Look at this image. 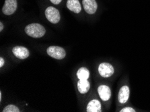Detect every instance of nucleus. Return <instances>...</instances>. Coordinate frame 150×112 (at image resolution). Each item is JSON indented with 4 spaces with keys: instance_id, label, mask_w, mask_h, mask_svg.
<instances>
[{
    "instance_id": "obj_17",
    "label": "nucleus",
    "mask_w": 150,
    "mask_h": 112,
    "mask_svg": "<svg viewBox=\"0 0 150 112\" xmlns=\"http://www.w3.org/2000/svg\"><path fill=\"white\" fill-rule=\"evenodd\" d=\"M4 63H5V61H4V58H2V57H1L0 58V67H2L4 65Z\"/></svg>"
},
{
    "instance_id": "obj_18",
    "label": "nucleus",
    "mask_w": 150,
    "mask_h": 112,
    "mask_svg": "<svg viewBox=\"0 0 150 112\" xmlns=\"http://www.w3.org/2000/svg\"><path fill=\"white\" fill-rule=\"evenodd\" d=\"M4 29V24L2 22H0V32H1Z\"/></svg>"
},
{
    "instance_id": "obj_3",
    "label": "nucleus",
    "mask_w": 150,
    "mask_h": 112,
    "mask_svg": "<svg viewBox=\"0 0 150 112\" xmlns=\"http://www.w3.org/2000/svg\"><path fill=\"white\" fill-rule=\"evenodd\" d=\"M45 16L50 22L53 23V24H57L61 19L59 11L57 9L53 8V7H49L46 9Z\"/></svg>"
},
{
    "instance_id": "obj_11",
    "label": "nucleus",
    "mask_w": 150,
    "mask_h": 112,
    "mask_svg": "<svg viewBox=\"0 0 150 112\" xmlns=\"http://www.w3.org/2000/svg\"><path fill=\"white\" fill-rule=\"evenodd\" d=\"M102 110V106L98 100L93 99L88 103L87 106L88 112H100Z\"/></svg>"
},
{
    "instance_id": "obj_9",
    "label": "nucleus",
    "mask_w": 150,
    "mask_h": 112,
    "mask_svg": "<svg viewBox=\"0 0 150 112\" xmlns=\"http://www.w3.org/2000/svg\"><path fill=\"white\" fill-rule=\"evenodd\" d=\"M129 94H130V91L128 86L125 85L120 88L118 96V99L120 104H125L128 101L129 98Z\"/></svg>"
},
{
    "instance_id": "obj_2",
    "label": "nucleus",
    "mask_w": 150,
    "mask_h": 112,
    "mask_svg": "<svg viewBox=\"0 0 150 112\" xmlns=\"http://www.w3.org/2000/svg\"><path fill=\"white\" fill-rule=\"evenodd\" d=\"M47 54H49L50 56L53 57V58L55 59H58V60H61L65 58V55H66V52L63 48L60 46H49L47 50Z\"/></svg>"
},
{
    "instance_id": "obj_1",
    "label": "nucleus",
    "mask_w": 150,
    "mask_h": 112,
    "mask_svg": "<svg viewBox=\"0 0 150 112\" xmlns=\"http://www.w3.org/2000/svg\"><path fill=\"white\" fill-rule=\"evenodd\" d=\"M25 32L30 37L38 38H41L46 33V30L39 24H30L25 28Z\"/></svg>"
},
{
    "instance_id": "obj_8",
    "label": "nucleus",
    "mask_w": 150,
    "mask_h": 112,
    "mask_svg": "<svg viewBox=\"0 0 150 112\" xmlns=\"http://www.w3.org/2000/svg\"><path fill=\"white\" fill-rule=\"evenodd\" d=\"M98 92L100 97L103 101H108L111 97V91L109 87L107 85H102L98 88Z\"/></svg>"
},
{
    "instance_id": "obj_10",
    "label": "nucleus",
    "mask_w": 150,
    "mask_h": 112,
    "mask_svg": "<svg viewBox=\"0 0 150 112\" xmlns=\"http://www.w3.org/2000/svg\"><path fill=\"white\" fill-rule=\"evenodd\" d=\"M67 7L70 11L76 13H79L81 10V4L79 0H67Z\"/></svg>"
},
{
    "instance_id": "obj_16",
    "label": "nucleus",
    "mask_w": 150,
    "mask_h": 112,
    "mask_svg": "<svg viewBox=\"0 0 150 112\" xmlns=\"http://www.w3.org/2000/svg\"><path fill=\"white\" fill-rule=\"evenodd\" d=\"M50 1H51L53 4H55V5H57V4L61 3L62 0H50Z\"/></svg>"
},
{
    "instance_id": "obj_19",
    "label": "nucleus",
    "mask_w": 150,
    "mask_h": 112,
    "mask_svg": "<svg viewBox=\"0 0 150 112\" xmlns=\"http://www.w3.org/2000/svg\"><path fill=\"white\" fill-rule=\"evenodd\" d=\"M1 100V93H0V101Z\"/></svg>"
},
{
    "instance_id": "obj_6",
    "label": "nucleus",
    "mask_w": 150,
    "mask_h": 112,
    "mask_svg": "<svg viewBox=\"0 0 150 112\" xmlns=\"http://www.w3.org/2000/svg\"><path fill=\"white\" fill-rule=\"evenodd\" d=\"M12 52L16 57L20 59H26L28 57L30 52L26 48L23 46H15L13 48Z\"/></svg>"
},
{
    "instance_id": "obj_5",
    "label": "nucleus",
    "mask_w": 150,
    "mask_h": 112,
    "mask_svg": "<svg viewBox=\"0 0 150 112\" xmlns=\"http://www.w3.org/2000/svg\"><path fill=\"white\" fill-rule=\"evenodd\" d=\"M16 0H6L5 4L2 8V11L6 15H12L16 11Z\"/></svg>"
},
{
    "instance_id": "obj_7",
    "label": "nucleus",
    "mask_w": 150,
    "mask_h": 112,
    "mask_svg": "<svg viewBox=\"0 0 150 112\" xmlns=\"http://www.w3.org/2000/svg\"><path fill=\"white\" fill-rule=\"evenodd\" d=\"M82 4L84 10L89 14H94L97 10L98 5L96 0H83Z\"/></svg>"
},
{
    "instance_id": "obj_12",
    "label": "nucleus",
    "mask_w": 150,
    "mask_h": 112,
    "mask_svg": "<svg viewBox=\"0 0 150 112\" xmlns=\"http://www.w3.org/2000/svg\"><path fill=\"white\" fill-rule=\"evenodd\" d=\"M78 88L79 92L81 94L87 93L90 88V84L88 79H79L78 83Z\"/></svg>"
},
{
    "instance_id": "obj_4",
    "label": "nucleus",
    "mask_w": 150,
    "mask_h": 112,
    "mask_svg": "<svg viewBox=\"0 0 150 112\" xmlns=\"http://www.w3.org/2000/svg\"><path fill=\"white\" fill-rule=\"evenodd\" d=\"M114 68L110 64L108 63H102L98 67V73L101 77L104 78H108L112 76L114 73Z\"/></svg>"
},
{
    "instance_id": "obj_13",
    "label": "nucleus",
    "mask_w": 150,
    "mask_h": 112,
    "mask_svg": "<svg viewBox=\"0 0 150 112\" xmlns=\"http://www.w3.org/2000/svg\"><path fill=\"white\" fill-rule=\"evenodd\" d=\"M77 76L79 79H88L90 76V72L86 68L81 67L78 70Z\"/></svg>"
},
{
    "instance_id": "obj_15",
    "label": "nucleus",
    "mask_w": 150,
    "mask_h": 112,
    "mask_svg": "<svg viewBox=\"0 0 150 112\" xmlns=\"http://www.w3.org/2000/svg\"><path fill=\"white\" fill-rule=\"evenodd\" d=\"M135 109L130 107H125V108L122 109L121 110H120V112H135Z\"/></svg>"
},
{
    "instance_id": "obj_14",
    "label": "nucleus",
    "mask_w": 150,
    "mask_h": 112,
    "mask_svg": "<svg viewBox=\"0 0 150 112\" xmlns=\"http://www.w3.org/2000/svg\"><path fill=\"white\" fill-rule=\"evenodd\" d=\"M4 112H19L20 109L18 107H16L14 105H9V106H6L3 110Z\"/></svg>"
}]
</instances>
